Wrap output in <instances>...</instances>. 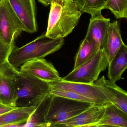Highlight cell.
Returning a JSON list of instances; mask_svg holds the SVG:
<instances>
[{"instance_id":"8992f818","label":"cell","mask_w":127,"mask_h":127,"mask_svg":"<svg viewBox=\"0 0 127 127\" xmlns=\"http://www.w3.org/2000/svg\"><path fill=\"white\" fill-rule=\"evenodd\" d=\"M24 32L20 21L8 0L0 2V37L7 44H15V40Z\"/></svg>"},{"instance_id":"7c38bea8","label":"cell","mask_w":127,"mask_h":127,"mask_svg":"<svg viewBox=\"0 0 127 127\" xmlns=\"http://www.w3.org/2000/svg\"><path fill=\"white\" fill-rule=\"evenodd\" d=\"M105 110V105H94L78 115L52 127H92L101 119Z\"/></svg>"},{"instance_id":"d6986e66","label":"cell","mask_w":127,"mask_h":127,"mask_svg":"<svg viewBox=\"0 0 127 127\" xmlns=\"http://www.w3.org/2000/svg\"><path fill=\"white\" fill-rule=\"evenodd\" d=\"M99 50L96 43L92 39L85 38L75 58V64L73 69L80 66L95 55Z\"/></svg>"},{"instance_id":"ffe728a7","label":"cell","mask_w":127,"mask_h":127,"mask_svg":"<svg viewBox=\"0 0 127 127\" xmlns=\"http://www.w3.org/2000/svg\"><path fill=\"white\" fill-rule=\"evenodd\" d=\"M82 13L90 14L91 17L95 16L105 7L110 0H74Z\"/></svg>"},{"instance_id":"5bb4252c","label":"cell","mask_w":127,"mask_h":127,"mask_svg":"<svg viewBox=\"0 0 127 127\" xmlns=\"http://www.w3.org/2000/svg\"><path fill=\"white\" fill-rule=\"evenodd\" d=\"M127 127V114L109 102L101 119L92 127Z\"/></svg>"},{"instance_id":"d4e9b609","label":"cell","mask_w":127,"mask_h":127,"mask_svg":"<svg viewBox=\"0 0 127 127\" xmlns=\"http://www.w3.org/2000/svg\"><path fill=\"white\" fill-rule=\"evenodd\" d=\"M40 2L44 5L47 6L50 4L51 0H38Z\"/></svg>"},{"instance_id":"52a82bcc","label":"cell","mask_w":127,"mask_h":127,"mask_svg":"<svg viewBox=\"0 0 127 127\" xmlns=\"http://www.w3.org/2000/svg\"><path fill=\"white\" fill-rule=\"evenodd\" d=\"M18 68L8 61L0 64V102L16 107V75Z\"/></svg>"},{"instance_id":"cb8c5ba5","label":"cell","mask_w":127,"mask_h":127,"mask_svg":"<svg viewBox=\"0 0 127 127\" xmlns=\"http://www.w3.org/2000/svg\"><path fill=\"white\" fill-rule=\"evenodd\" d=\"M17 107H12L6 105L0 102V115H1L4 113H6L9 111L14 109Z\"/></svg>"},{"instance_id":"ac0fdd59","label":"cell","mask_w":127,"mask_h":127,"mask_svg":"<svg viewBox=\"0 0 127 127\" xmlns=\"http://www.w3.org/2000/svg\"><path fill=\"white\" fill-rule=\"evenodd\" d=\"M52 96L49 94L44 98L36 107L28 119L24 127H49L47 116L50 106Z\"/></svg>"},{"instance_id":"6da1fadb","label":"cell","mask_w":127,"mask_h":127,"mask_svg":"<svg viewBox=\"0 0 127 127\" xmlns=\"http://www.w3.org/2000/svg\"><path fill=\"white\" fill-rule=\"evenodd\" d=\"M45 35L53 39L64 37L76 26L82 13L74 0H51Z\"/></svg>"},{"instance_id":"603a6c76","label":"cell","mask_w":127,"mask_h":127,"mask_svg":"<svg viewBox=\"0 0 127 127\" xmlns=\"http://www.w3.org/2000/svg\"><path fill=\"white\" fill-rule=\"evenodd\" d=\"M15 47V44H7L0 37V64L8 61L9 57Z\"/></svg>"},{"instance_id":"2e32d148","label":"cell","mask_w":127,"mask_h":127,"mask_svg":"<svg viewBox=\"0 0 127 127\" xmlns=\"http://www.w3.org/2000/svg\"><path fill=\"white\" fill-rule=\"evenodd\" d=\"M118 21L110 23L104 50L108 64L124 44Z\"/></svg>"},{"instance_id":"3957f363","label":"cell","mask_w":127,"mask_h":127,"mask_svg":"<svg viewBox=\"0 0 127 127\" xmlns=\"http://www.w3.org/2000/svg\"><path fill=\"white\" fill-rule=\"evenodd\" d=\"M51 84L22 72L16 75V107L35 106L50 94Z\"/></svg>"},{"instance_id":"30bf717a","label":"cell","mask_w":127,"mask_h":127,"mask_svg":"<svg viewBox=\"0 0 127 127\" xmlns=\"http://www.w3.org/2000/svg\"><path fill=\"white\" fill-rule=\"evenodd\" d=\"M51 87L74 91L92 100L95 105H105L109 102L106 96L94 82L88 84L63 81L52 83Z\"/></svg>"},{"instance_id":"277c9868","label":"cell","mask_w":127,"mask_h":127,"mask_svg":"<svg viewBox=\"0 0 127 127\" xmlns=\"http://www.w3.org/2000/svg\"><path fill=\"white\" fill-rule=\"evenodd\" d=\"M52 96L46 118L50 127L72 118L95 105L62 96Z\"/></svg>"},{"instance_id":"4fadbf2b","label":"cell","mask_w":127,"mask_h":127,"mask_svg":"<svg viewBox=\"0 0 127 127\" xmlns=\"http://www.w3.org/2000/svg\"><path fill=\"white\" fill-rule=\"evenodd\" d=\"M110 20L102 16L101 13L92 16L85 38L94 40L99 49H104Z\"/></svg>"},{"instance_id":"484cf974","label":"cell","mask_w":127,"mask_h":127,"mask_svg":"<svg viewBox=\"0 0 127 127\" xmlns=\"http://www.w3.org/2000/svg\"><path fill=\"white\" fill-rule=\"evenodd\" d=\"M2 0H0V2H1V1H2Z\"/></svg>"},{"instance_id":"8fae6325","label":"cell","mask_w":127,"mask_h":127,"mask_svg":"<svg viewBox=\"0 0 127 127\" xmlns=\"http://www.w3.org/2000/svg\"><path fill=\"white\" fill-rule=\"evenodd\" d=\"M94 84L104 95L108 101L127 114V93L116 82L107 80L104 76L94 82Z\"/></svg>"},{"instance_id":"7a4b0ae2","label":"cell","mask_w":127,"mask_h":127,"mask_svg":"<svg viewBox=\"0 0 127 127\" xmlns=\"http://www.w3.org/2000/svg\"><path fill=\"white\" fill-rule=\"evenodd\" d=\"M63 38L53 39L45 34L19 48L15 47L11 53L8 61L15 68L24 63L34 59H44L48 55L60 50L64 44Z\"/></svg>"},{"instance_id":"9c48e42d","label":"cell","mask_w":127,"mask_h":127,"mask_svg":"<svg viewBox=\"0 0 127 127\" xmlns=\"http://www.w3.org/2000/svg\"><path fill=\"white\" fill-rule=\"evenodd\" d=\"M20 21L24 32L34 33L38 30L35 0H8Z\"/></svg>"},{"instance_id":"ba28073f","label":"cell","mask_w":127,"mask_h":127,"mask_svg":"<svg viewBox=\"0 0 127 127\" xmlns=\"http://www.w3.org/2000/svg\"><path fill=\"white\" fill-rule=\"evenodd\" d=\"M20 70L42 81L50 83L63 81L53 64L44 59H34L24 63Z\"/></svg>"},{"instance_id":"e0dca14e","label":"cell","mask_w":127,"mask_h":127,"mask_svg":"<svg viewBox=\"0 0 127 127\" xmlns=\"http://www.w3.org/2000/svg\"><path fill=\"white\" fill-rule=\"evenodd\" d=\"M107 76L113 82L123 79L122 75L127 67V46L124 43L108 64Z\"/></svg>"},{"instance_id":"44dd1931","label":"cell","mask_w":127,"mask_h":127,"mask_svg":"<svg viewBox=\"0 0 127 127\" xmlns=\"http://www.w3.org/2000/svg\"><path fill=\"white\" fill-rule=\"evenodd\" d=\"M105 9H109L116 19L127 18V0H110Z\"/></svg>"},{"instance_id":"9a60e30c","label":"cell","mask_w":127,"mask_h":127,"mask_svg":"<svg viewBox=\"0 0 127 127\" xmlns=\"http://www.w3.org/2000/svg\"><path fill=\"white\" fill-rule=\"evenodd\" d=\"M35 108V106L16 107L0 115V127H24Z\"/></svg>"},{"instance_id":"7402d4cb","label":"cell","mask_w":127,"mask_h":127,"mask_svg":"<svg viewBox=\"0 0 127 127\" xmlns=\"http://www.w3.org/2000/svg\"><path fill=\"white\" fill-rule=\"evenodd\" d=\"M50 94L53 95L62 96V97H65V98L76 100V101L89 102V103L94 104L93 102L91 99L84 97L83 96L81 95L77 94V93L72 91L62 90V89L55 88L51 87Z\"/></svg>"},{"instance_id":"5b68a950","label":"cell","mask_w":127,"mask_h":127,"mask_svg":"<svg viewBox=\"0 0 127 127\" xmlns=\"http://www.w3.org/2000/svg\"><path fill=\"white\" fill-rule=\"evenodd\" d=\"M108 64L104 49H99L91 58L63 78V81L92 84L98 79L101 72L106 69Z\"/></svg>"}]
</instances>
